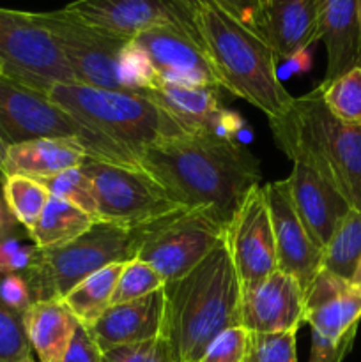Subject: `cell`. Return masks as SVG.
Instances as JSON below:
<instances>
[{
    "label": "cell",
    "mask_w": 361,
    "mask_h": 362,
    "mask_svg": "<svg viewBox=\"0 0 361 362\" xmlns=\"http://www.w3.org/2000/svg\"><path fill=\"white\" fill-rule=\"evenodd\" d=\"M140 166L180 205L212 209L227 225L262 177L248 148L212 133L163 141L142 156Z\"/></svg>",
    "instance_id": "cell-1"
},
{
    "label": "cell",
    "mask_w": 361,
    "mask_h": 362,
    "mask_svg": "<svg viewBox=\"0 0 361 362\" xmlns=\"http://www.w3.org/2000/svg\"><path fill=\"white\" fill-rule=\"evenodd\" d=\"M161 336L180 362H198L212 339L241 325L243 286L227 233L214 250L179 279L165 283Z\"/></svg>",
    "instance_id": "cell-2"
},
{
    "label": "cell",
    "mask_w": 361,
    "mask_h": 362,
    "mask_svg": "<svg viewBox=\"0 0 361 362\" xmlns=\"http://www.w3.org/2000/svg\"><path fill=\"white\" fill-rule=\"evenodd\" d=\"M197 30L198 45L211 60L219 83L276 119L292 105L278 76L276 57L260 35L216 0H180Z\"/></svg>",
    "instance_id": "cell-3"
},
{
    "label": "cell",
    "mask_w": 361,
    "mask_h": 362,
    "mask_svg": "<svg viewBox=\"0 0 361 362\" xmlns=\"http://www.w3.org/2000/svg\"><path fill=\"white\" fill-rule=\"evenodd\" d=\"M48 98L133 166H140V158L149 148L190 134L168 112L138 90L71 83L53 87Z\"/></svg>",
    "instance_id": "cell-4"
},
{
    "label": "cell",
    "mask_w": 361,
    "mask_h": 362,
    "mask_svg": "<svg viewBox=\"0 0 361 362\" xmlns=\"http://www.w3.org/2000/svg\"><path fill=\"white\" fill-rule=\"evenodd\" d=\"M280 151L294 161L303 159L361 211V126H350L331 115L314 88L283 115L269 119Z\"/></svg>",
    "instance_id": "cell-5"
},
{
    "label": "cell",
    "mask_w": 361,
    "mask_h": 362,
    "mask_svg": "<svg viewBox=\"0 0 361 362\" xmlns=\"http://www.w3.org/2000/svg\"><path fill=\"white\" fill-rule=\"evenodd\" d=\"M137 258L133 230L96 221L71 243L39 250L30 267L23 272L35 300L64 299L78 283L99 269L126 264Z\"/></svg>",
    "instance_id": "cell-6"
},
{
    "label": "cell",
    "mask_w": 361,
    "mask_h": 362,
    "mask_svg": "<svg viewBox=\"0 0 361 362\" xmlns=\"http://www.w3.org/2000/svg\"><path fill=\"white\" fill-rule=\"evenodd\" d=\"M227 226L212 209L180 207L133 228L137 258L170 283L200 264L225 237Z\"/></svg>",
    "instance_id": "cell-7"
},
{
    "label": "cell",
    "mask_w": 361,
    "mask_h": 362,
    "mask_svg": "<svg viewBox=\"0 0 361 362\" xmlns=\"http://www.w3.org/2000/svg\"><path fill=\"white\" fill-rule=\"evenodd\" d=\"M39 138H74L84 145L91 159L130 165L105 141L67 115L48 94L25 87L0 73V145L9 148Z\"/></svg>",
    "instance_id": "cell-8"
},
{
    "label": "cell",
    "mask_w": 361,
    "mask_h": 362,
    "mask_svg": "<svg viewBox=\"0 0 361 362\" xmlns=\"http://www.w3.org/2000/svg\"><path fill=\"white\" fill-rule=\"evenodd\" d=\"M0 66L4 76L42 94L78 83L57 39L27 11L0 7Z\"/></svg>",
    "instance_id": "cell-9"
},
{
    "label": "cell",
    "mask_w": 361,
    "mask_h": 362,
    "mask_svg": "<svg viewBox=\"0 0 361 362\" xmlns=\"http://www.w3.org/2000/svg\"><path fill=\"white\" fill-rule=\"evenodd\" d=\"M80 168L94 186L98 221L133 230L184 207L142 166L87 158Z\"/></svg>",
    "instance_id": "cell-10"
},
{
    "label": "cell",
    "mask_w": 361,
    "mask_h": 362,
    "mask_svg": "<svg viewBox=\"0 0 361 362\" xmlns=\"http://www.w3.org/2000/svg\"><path fill=\"white\" fill-rule=\"evenodd\" d=\"M304 318L311 327L310 362H342L361 320V286L321 269L304 290Z\"/></svg>",
    "instance_id": "cell-11"
},
{
    "label": "cell",
    "mask_w": 361,
    "mask_h": 362,
    "mask_svg": "<svg viewBox=\"0 0 361 362\" xmlns=\"http://www.w3.org/2000/svg\"><path fill=\"white\" fill-rule=\"evenodd\" d=\"M35 14L57 39L78 83L122 90L117 78V64L127 39L91 27L64 9Z\"/></svg>",
    "instance_id": "cell-12"
},
{
    "label": "cell",
    "mask_w": 361,
    "mask_h": 362,
    "mask_svg": "<svg viewBox=\"0 0 361 362\" xmlns=\"http://www.w3.org/2000/svg\"><path fill=\"white\" fill-rule=\"evenodd\" d=\"M62 9L91 27L127 41L149 28L170 27L198 45L193 21L180 0H73Z\"/></svg>",
    "instance_id": "cell-13"
},
{
    "label": "cell",
    "mask_w": 361,
    "mask_h": 362,
    "mask_svg": "<svg viewBox=\"0 0 361 362\" xmlns=\"http://www.w3.org/2000/svg\"><path fill=\"white\" fill-rule=\"evenodd\" d=\"M230 255L243 290L264 279L278 269L275 233L264 186H258L244 198L227 226Z\"/></svg>",
    "instance_id": "cell-14"
},
{
    "label": "cell",
    "mask_w": 361,
    "mask_h": 362,
    "mask_svg": "<svg viewBox=\"0 0 361 362\" xmlns=\"http://www.w3.org/2000/svg\"><path fill=\"white\" fill-rule=\"evenodd\" d=\"M275 233L278 269L299 281L303 290L321 271L322 250L310 239L290 197L287 179L264 186Z\"/></svg>",
    "instance_id": "cell-15"
},
{
    "label": "cell",
    "mask_w": 361,
    "mask_h": 362,
    "mask_svg": "<svg viewBox=\"0 0 361 362\" xmlns=\"http://www.w3.org/2000/svg\"><path fill=\"white\" fill-rule=\"evenodd\" d=\"M304 318V290L296 278L280 269L243 290L241 325L250 332L297 331Z\"/></svg>",
    "instance_id": "cell-16"
},
{
    "label": "cell",
    "mask_w": 361,
    "mask_h": 362,
    "mask_svg": "<svg viewBox=\"0 0 361 362\" xmlns=\"http://www.w3.org/2000/svg\"><path fill=\"white\" fill-rule=\"evenodd\" d=\"M151 57L159 76V85H191L222 88L219 78L200 46L183 32L170 27H154L137 37Z\"/></svg>",
    "instance_id": "cell-17"
},
{
    "label": "cell",
    "mask_w": 361,
    "mask_h": 362,
    "mask_svg": "<svg viewBox=\"0 0 361 362\" xmlns=\"http://www.w3.org/2000/svg\"><path fill=\"white\" fill-rule=\"evenodd\" d=\"M321 0H260L253 30L276 60H287L321 41Z\"/></svg>",
    "instance_id": "cell-18"
},
{
    "label": "cell",
    "mask_w": 361,
    "mask_h": 362,
    "mask_svg": "<svg viewBox=\"0 0 361 362\" xmlns=\"http://www.w3.org/2000/svg\"><path fill=\"white\" fill-rule=\"evenodd\" d=\"M294 207L310 239L324 250L333 232L350 211V204L333 184L303 159H294L287 177Z\"/></svg>",
    "instance_id": "cell-19"
},
{
    "label": "cell",
    "mask_w": 361,
    "mask_h": 362,
    "mask_svg": "<svg viewBox=\"0 0 361 362\" xmlns=\"http://www.w3.org/2000/svg\"><path fill=\"white\" fill-rule=\"evenodd\" d=\"M165 315V292L158 290L140 299L112 304L103 317L91 325L88 332L106 352L120 345L145 341L161 336Z\"/></svg>",
    "instance_id": "cell-20"
},
{
    "label": "cell",
    "mask_w": 361,
    "mask_h": 362,
    "mask_svg": "<svg viewBox=\"0 0 361 362\" xmlns=\"http://www.w3.org/2000/svg\"><path fill=\"white\" fill-rule=\"evenodd\" d=\"M321 41L328 52L322 81H331L361 67V30L357 0H321Z\"/></svg>",
    "instance_id": "cell-21"
},
{
    "label": "cell",
    "mask_w": 361,
    "mask_h": 362,
    "mask_svg": "<svg viewBox=\"0 0 361 362\" xmlns=\"http://www.w3.org/2000/svg\"><path fill=\"white\" fill-rule=\"evenodd\" d=\"M87 158L85 147L74 138H39L6 148L2 177L48 179L64 170L81 166Z\"/></svg>",
    "instance_id": "cell-22"
},
{
    "label": "cell",
    "mask_w": 361,
    "mask_h": 362,
    "mask_svg": "<svg viewBox=\"0 0 361 362\" xmlns=\"http://www.w3.org/2000/svg\"><path fill=\"white\" fill-rule=\"evenodd\" d=\"M80 322L62 299L35 300L23 315V327L38 362H60Z\"/></svg>",
    "instance_id": "cell-23"
},
{
    "label": "cell",
    "mask_w": 361,
    "mask_h": 362,
    "mask_svg": "<svg viewBox=\"0 0 361 362\" xmlns=\"http://www.w3.org/2000/svg\"><path fill=\"white\" fill-rule=\"evenodd\" d=\"M138 92L168 112L190 134L212 133L216 119L223 110L216 87L161 83Z\"/></svg>",
    "instance_id": "cell-24"
},
{
    "label": "cell",
    "mask_w": 361,
    "mask_h": 362,
    "mask_svg": "<svg viewBox=\"0 0 361 362\" xmlns=\"http://www.w3.org/2000/svg\"><path fill=\"white\" fill-rule=\"evenodd\" d=\"M94 223L96 219L76 205L62 198L50 197L38 223L27 233L39 250H46L71 243L87 232Z\"/></svg>",
    "instance_id": "cell-25"
},
{
    "label": "cell",
    "mask_w": 361,
    "mask_h": 362,
    "mask_svg": "<svg viewBox=\"0 0 361 362\" xmlns=\"http://www.w3.org/2000/svg\"><path fill=\"white\" fill-rule=\"evenodd\" d=\"M122 267L124 264H112L99 269L87 279L78 283L62 299L84 327L94 325L112 306L113 292H115Z\"/></svg>",
    "instance_id": "cell-26"
},
{
    "label": "cell",
    "mask_w": 361,
    "mask_h": 362,
    "mask_svg": "<svg viewBox=\"0 0 361 362\" xmlns=\"http://www.w3.org/2000/svg\"><path fill=\"white\" fill-rule=\"evenodd\" d=\"M361 258V211L350 209L322 250L321 269L350 281Z\"/></svg>",
    "instance_id": "cell-27"
},
{
    "label": "cell",
    "mask_w": 361,
    "mask_h": 362,
    "mask_svg": "<svg viewBox=\"0 0 361 362\" xmlns=\"http://www.w3.org/2000/svg\"><path fill=\"white\" fill-rule=\"evenodd\" d=\"M11 214L25 230H30L45 211L50 193L39 180L23 175H4L0 186Z\"/></svg>",
    "instance_id": "cell-28"
},
{
    "label": "cell",
    "mask_w": 361,
    "mask_h": 362,
    "mask_svg": "<svg viewBox=\"0 0 361 362\" xmlns=\"http://www.w3.org/2000/svg\"><path fill=\"white\" fill-rule=\"evenodd\" d=\"M317 90L333 117L350 126H361V67L331 81H321Z\"/></svg>",
    "instance_id": "cell-29"
},
{
    "label": "cell",
    "mask_w": 361,
    "mask_h": 362,
    "mask_svg": "<svg viewBox=\"0 0 361 362\" xmlns=\"http://www.w3.org/2000/svg\"><path fill=\"white\" fill-rule=\"evenodd\" d=\"M39 182L46 187L50 197L62 198V200L76 205L78 209L91 214L98 221V218H96L98 205H96L94 186H92V180L88 179V175L80 166L64 170V172L48 177V179H41Z\"/></svg>",
    "instance_id": "cell-30"
},
{
    "label": "cell",
    "mask_w": 361,
    "mask_h": 362,
    "mask_svg": "<svg viewBox=\"0 0 361 362\" xmlns=\"http://www.w3.org/2000/svg\"><path fill=\"white\" fill-rule=\"evenodd\" d=\"M117 78L122 90H147L159 85V76L151 57L133 39L120 49Z\"/></svg>",
    "instance_id": "cell-31"
},
{
    "label": "cell",
    "mask_w": 361,
    "mask_h": 362,
    "mask_svg": "<svg viewBox=\"0 0 361 362\" xmlns=\"http://www.w3.org/2000/svg\"><path fill=\"white\" fill-rule=\"evenodd\" d=\"M163 286H165V279L159 276V272L154 267L138 260V258H133V260L124 264L115 292H113L112 304L140 299L149 293L158 292Z\"/></svg>",
    "instance_id": "cell-32"
},
{
    "label": "cell",
    "mask_w": 361,
    "mask_h": 362,
    "mask_svg": "<svg viewBox=\"0 0 361 362\" xmlns=\"http://www.w3.org/2000/svg\"><path fill=\"white\" fill-rule=\"evenodd\" d=\"M101 362H180L170 341L163 336L120 345L103 352Z\"/></svg>",
    "instance_id": "cell-33"
},
{
    "label": "cell",
    "mask_w": 361,
    "mask_h": 362,
    "mask_svg": "<svg viewBox=\"0 0 361 362\" xmlns=\"http://www.w3.org/2000/svg\"><path fill=\"white\" fill-rule=\"evenodd\" d=\"M296 332H250V352L246 362H297Z\"/></svg>",
    "instance_id": "cell-34"
},
{
    "label": "cell",
    "mask_w": 361,
    "mask_h": 362,
    "mask_svg": "<svg viewBox=\"0 0 361 362\" xmlns=\"http://www.w3.org/2000/svg\"><path fill=\"white\" fill-rule=\"evenodd\" d=\"M32 357L23 317L0 303V362H23Z\"/></svg>",
    "instance_id": "cell-35"
},
{
    "label": "cell",
    "mask_w": 361,
    "mask_h": 362,
    "mask_svg": "<svg viewBox=\"0 0 361 362\" xmlns=\"http://www.w3.org/2000/svg\"><path fill=\"white\" fill-rule=\"evenodd\" d=\"M250 352V331L234 325L216 336L198 362H246Z\"/></svg>",
    "instance_id": "cell-36"
},
{
    "label": "cell",
    "mask_w": 361,
    "mask_h": 362,
    "mask_svg": "<svg viewBox=\"0 0 361 362\" xmlns=\"http://www.w3.org/2000/svg\"><path fill=\"white\" fill-rule=\"evenodd\" d=\"M38 255L35 244H21L20 235L0 243V274H23Z\"/></svg>",
    "instance_id": "cell-37"
},
{
    "label": "cell",
    "mask_w": 361,
    "mask_h": 362,
    "mask_svg": "<svg viewBox=\"0 0 361 362\" xmlns=\"http://www.w3.org/2000/svg\"><path fill=\"white\" fill-rule=\"evenodd\" d=\"M0 303L20 317L34 304L30 286L23 274H0Z\"/></svg>",
    "instance_id": "cell-38"
},
{
    "label": "cell",
    "mask_w": 361,
    "mask_h": 362,
    "mask_svg": "<svg viewBox=\"0 0 361 362\" xmlns=\"http://www.w3.org/2000/svg\"><path fill=\"white\" fill-rule=\"evenodd\" d=\"M103 352L91 336L87 327L78 325L69 349L60 362H101Z\"/></svg>",
    "instance_id": "cell-39"
},
{
    "label": "cell",
    "mask_w": 361,
    "mask_h": 362,
    "mask_svg": "<svg viewBox=\"0 0 361 362\" xmlns=\"http://www.w3.org/2000/svg\"><path fill=\"white\" fill-rule=\"evenodd\" d=\"M243 127H244V120L241 119L239 113L232 112V110H222L218 119H216L212 134L227 138V140H236L237 133H239Z\"/></svg>",
    "instance_id": "cell-40"
},
{
    "label": "cell",
    "mask_w": 361,
    "mask_h": 362,
    "mask_svg": "<svg viewBox=\"0 0 361 362\" xmlns=\"http://www.w3.org/2000/svg\"><path fill=\"white\" fill-rule=\"evenodd\" d=\"M216 2L222 4L230 13L236 14L241 21H244V23L253 28L255 14H257L258 9V0H216Z\"/></svg>",
    "instance_id": "cell-41"
},
{
    "label": "cell",
    "mask_w": 361,
    "mask_h": 362,
    "mask_svg": "<svg viewBox=\"0 0 361 362\" xmlns=\"http://www.w3.org/2000/svg\"><path fill=\"white\" fill-rule=\"evenodd\" d=\"M20 223L14 219V216L11 214L9 207H7L6 200H4L2 189H0V243L7 237L13 235H20L18 230H20Z\"/></svg>",
    "instance_id": "cell-42"
},
{
    "label": "cell",
    "mask_w": 361,
    "mask_h": 362,
    "mask_svg": "<svg viewBox=\"0 0 361 362\" xmlns=\"http://www.w3.org/2000/svg\"><path fill=\"white\" fill-rule=\"evenodd\" d=\"M306 53L308 49H304V52L296 53V55H292L290 59L285 60V62H289L290 71H294V73H301V71H306L308 67H310V60H308Z\"/></svg>",
    "instance_id": "cell-43"
},
{
    "label": "cell",
    "mask_w": 361,
    "mask_h": 362,
    "mask_svg": "<svg viewBox=\"0 0 361 362\" xmlns=\"http://www.w3.org/2000/svg\"><path fill=\"white\" fill-rule=\"evenodd\" d=\"M350 283H354L356 286H361V258L360 262H357V267H356V272H354L353 279H350Z\"/></svg>",
    "instance_id": "cell-44"
},
{
    "label": "cell",
    "mask_w": 361,
    "mask_h": 362,
    "mask_svg": "<svg viewBox=\"0 0 361 362\" xmlns=\"http://www.w3.org/2000/svg\"><path fill=\"white\" fill-rule=\"evenodd\" d=\"M4 158H6V148L0 145V179H2V173H4Z\"/></svg>",
    "instance_id": "cell-45"
},
{
    "label": "cell",
    "mask_w": 361,
    "mask_h": 362,
    "mask_svg": "<svg viewBox=\"0 0 361 362\" xmlns=\"http://www.w3.org/2000/svg\"><path fill=\"white\" fill-rule=\"evenodd\" d=\"M357 16H360V30H361V0H357Z\"/></svg>",
    "instance_id": "cell-46"
},
{
    "label": "cell",
    "mask_w": 361,
    "mask_h": 362,
    "mask_svg": "<svg viewBox=\"0 0 361 362\" xmlns=\"http://www.w3.org/2000/svg\"><path fill=\"white\" fill-rule=\"evenodd\" d=\"M27 362H38V361H34V359H32V357H30V359H27Z\"/></svg>",
    "instance_id": "cell-47"
},
{
    "label": "cell",
    "mask_w": 361,
    "mask_h": 362,
    "mask_svg": "<svg viewBox=\"0 0 361 362\" xmlns=\"http://www.w3.org/2000/svg\"><path fill=\"white\" fill-rule=\"evenodd\" d=\"M0 73H2V66H0Z\"/></svg>",
    "instance_id": "cell-48"
},
{
    "label": "cell",
    "mask_w": 361,
    "mask_h": 362,
    "mask_svg": "<svg viewBox=\"0 0 361 362\" xmlns=\"http://www.w3.org/2000/svg\"><path fill=\"white\" fill-rule=\"evenodd\" d=\"M23 362H27V361H23Z\"/></svg>",
    "instance_id": "cell-49"
},
{
    "label": "cell",
    "mask_w": 361,
    "mask_h": 362,
    "mask_svg": "<svg viewBox=\"0 0 361 362\" xmlns=\"http://www.w3.org/2000/svg\"><path fill=\"white\" fill-rule=\"evenodd\" d=\"M258 2H260V0H258Z\"/></svg>",
    "instance_id": "cell-50"
}]
</instances>
